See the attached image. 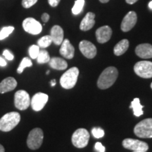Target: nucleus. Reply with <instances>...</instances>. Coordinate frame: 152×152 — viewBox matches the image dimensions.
<instances>
[{
  "mask_svg": "<svg viewBox=\"0 0 152 152\" xmlns=\"http://www.w3.org/2000/svg\"><path fill=\"white\" fill-rule=\"evenodd\" d=\"M42 20L44 23H47L49 21V15L47 13H44V14L42 15Z\"/></svg>",
  "mask_w": 152,
  "mask_h": 152,
  "instance_id": "obj_34",
  "label": "nucleus"
},
{
  "mask_svg": "<svg viewBox=\"0 0 152 152\" xmlns=\"http://www.w3.org/2000/svg\"><path fill=\"white\" fill-rule=\"evenodd\" d=\"M79 75V70L77 67L68 69L63 74L60 78V84L63 88L69 90L75 86Z\"/></svg>",
  "mask_w": 152,
  "mask_h": 152,
  "instance_id": "obj_3",
  "label": "nucleus"
},
{
  "mask_svg": "<svg viewBox=\"0 0 152 152\" xmlns=\"http://www.w3.org/2000/svg\"><path fill=\"white\" fill-rule=\"evenodd\" d=\"M133 152H147V151H133Z\"/></svg>",
  "mask_w": 152,
  "mask_h": 152,
  "instance_id": "obj_41",
  "label": "nucleus"
},
{
  "mask_svg": "<svg viewBox=\"0 0 152 152\" xmlns=\"http://www.w3.org/2000/svg\"><path fill=\"white\" fill-rule=\"evenodd\" d=\"M50 56H49V53L47 51L42 49V50H39V54L37 57V61L38 64H46V63H49L50 61Z\"/></svg>",
  "mask_w": 152,
  "mask_h": 152,
  "instance_id": "obj_23",
  "label": "nucleus"
},
{
  "mask_svg": "<svg viewBox=\"0 0 152 152\" xmlns=\"http://www.w3.org/2000/svg\"><path fill=\"white\" fill-rule=\"evenodd\" d=\"M0 152H5L4 147L1 144H0Z\"/></svg>",
  "mask_w": 152,
  "mask_h": 152,
  "instance_id": "obj_38",
  "label": "nucleus"
},
{
  "mask_svg": "<svg viewBox=\"0 0 152 152\" xmlns=\"http://www.w3.org/2000/svg\"><path fill=\"white\" fill-rule=\"evenodd\" d=\"M37 0H22V6L26 9L30 8L37 3Z\"/></svg>",
  "mask_w": 152,
  "mask_h": 152,
  "instance_id": "obj_30",
  "label": "nucleus"
},
{
  "mask_svg": "<svg viewBox=\"0 0 152 152\" xmlns=\"http://www.w3.org/2000/svg\"><path fill=\"white\" fill-rule=\"evenodd\" d=\"M28 52H29L30 58H33V59H35V58H37L38 54H39V47L38 45H32V46L30 47Z\"/></svg>",
  "mask_w": 152,
  "mask_h": 152,
  "instance_id": "obj_28",
  "label": "nucleus"
},
{
  "mask_svg": "<svg viewBox=\"0 0 152 152\" xmlns=\"http://www.w3.org/2000/svg\"><path fill=\"white\" fill-rule=\"evenodd\" d=\"M44 139L43 131L40 128H34L30 131L27 139V145L32 150L38 149L41 147Z\"/></svg>",
  "mask_w": 152,
  "mask_h": 152,
  "instance_id": "obj_6",
  "label": "nucleus"
},
{
  "mask_svg": "<svg viewBox=\"0 0 152 152\" xmlns=\"http://www.w3.org/2000/svg\"><path fill=\"white\" fill-rule=\"evenodd\" d=\"M20 121V115L18 112H9L0 118V131L9 132L11 131Z\"/></svg>",
  "mask_w": 152,
  "mask_h": 152,
  "instance_id": "obj_2",
  "label": "nucleus"
},
{
  "mask_svg": "<svg viewBox=\"0 0 152 152\" xmlns=\"http://www.w3.org/2000/svg\"><path fill=\"white\" fill-rule=\"evenodd\" d=\"M137 1L138 0H125V1L128 4H133L137 2Z\"/></svg>",
  "mask_w": 152,
  "mask_h": 152,
  "instance_id": "obj_36",
  "label": "nucleus"
},
{
  "mask_svg": "<svg viewBox=\"0 0 152 152\" xmlns=\"http://www.w3.org/2000/svg\"><path fill=\"white\" fill-rule=\"evenodd\" d=\"M30 98L28 93L25 90H18L14 94V105L17 109L23 111L30 105Z\"/></svg>",
  "mask_w": 152,
  "mask_h": 152,
  "instance_id": "obj_7",
  "label": "nucleus"
},
{
  "mask_svg": "<svg viewBox=\"0 0 152 152\" xmlns=\"http://www.w3.org/2000/svg\"><path fill=\"white\" fill-rule=\"evenodd\" d=\"M90 137V133L86 129L79 128L76 130L72 135V143L75 147L82 149L88 144Z\"/></svg>",
  "mask_w": 152,
  "mask_h": 152,
  "instance_id": "obj_5",
  "label": "nucleus"
},
{
  "mask_svg": "<svg viewBox=\"0 0 152 152\" xmlns=\"http://www.w3.org/2000/svg\"><path fill=\"white\" fill-rule=\"evenodd\" d=\"M17 84L18 83L16 79L13 77H8L4 79L0 83V93L4 94V93L14 90L17 87Z\"/></svg>",
  "mask_w": 152,
  "mask_h": 152,
  "instance_id": "obj_17",
  "label": "nucleus"
},
{
  "mask_svg": "<svg viewBox=\"0 0 152 152\" xmlns=\"http://www.w3.org/2000/svg\"><path fill=\"white\" fill-rule=\"evenodd\" d=\"M130 107L131 109H132L134 115L137 117H140V115H142L144 113L143 110H142L144 106L141 105L140 99L139 98H135L133 99L132 102H131Z\"/></svg>",
  "mask_w": 152,
  "mask_h": 152,
  "instance_id": "obj_22",
  "label": "nucleus"
},
{
  "mask_svg": "<svg viewBox=\"0 0 152 152\" xmlns=\"http://www.w3.org/2000/svg\"><path fill=\"white\" fill-rule=\"evenodd\" d=\"M129 47V41L128 39H124L120 41L118 43L116 44L113 49L114 54L116 56H121L123 55L124 53L126 52V51L128 49Z\"/></svg>",
  "mask_w": 152,
  "mask_h": 152,
  "instance_id": "obj_21",
  "label": "nucleus"
},
{
  "mask_svg": "<svg viewBox=\"0 0 152 152\" xmlns=\"http://www.w3.org/2000/svg\"><path fill=\"white\" fill-rule=\"evenodd\" d=\"M151 88L152 89V83H151Z\"/></svg>",
  "mask_w": 152,
  "mask_h": 152,
  "instance_id": "obj_43",
  "label": "nucleus"
},
{
  "mask_svg": "<svg viewBox=\"0 0 152 152\" xmlns=\"http://www.w3.org/2000/svg\"><path fill=\"white\" fill-rule=\"evenodd\" d=\"M118 72L116 68L111 67L106 68L104 71L101 73L97 81V86L101 90H106L109 88L114 84L116 80Z\"/></svg>",
  "mask_w": 152,
  "mask_h": 152,
  "instance_id": "obj_1",
  "label": "nucleus"
},
{
  "mask_svg": "<svg viewBox=\"0 0 152 152\" xmlns=\"http://www.w3.org/2000/svg\"><path fill=\"white\" fill-rule=\"evenodd\" d=\"M61 0H48L49 5L52 7H56L58 5Z\"/></svg>",
  "mask_w": 152,
  "mask_h": 152,
  "instance_id": "obj_33",
  "label": "nucleus"
},
{
  "mask_svg": "<svg viewBox=\"0 0 152 152\" xmlns=\"http://www.w3.org/2000/svg\"><path fill=\"white\" fill-rule=\"evenodd\" d=\"M49 66L52 68L53 69L58 70V71H62V70L66 69L68 67V64L65 60L59 57H53L50 58L49 61Z\"/></svg>",
  "mask_w": 152,
  "mask_h": 152,
  "instance_id": "obj_20",
  "label": "nucleus"
},
{
  "mask_svg": "<svg viewBox=\"0 0 152 152\" xmlns=\"http://www.w3.org/2000/svg\"><path fill=\"white\" fill-rule=\"evenodd\" d=\"M60 54L64 58L68 59H71L73 58L75 54V49L71 45L70 41L68 39H64L63 42L61 45V48L59 50Z\"/></svg>",
  "mask_w": 152,
  "mask_h": 152,
  "instance_id": "obj_15",
  "label": "nucleus"
},
{
  "mask_svg": "<svg viewBox=\"0 0 152 152\" xmlns=\"http://www.w3.org/2000/svg\"><path fill=\"white\" fill-rule=\"evenodd\" d=\"M49 96L47 94L42 92H38L34 95L30 101V105L32 109L35 111H39L45 107L48 102Z\"/></svg>",
  "mask_w": 152,
  "mask_h": 152,
  "instance_id": "obj_11",
  "label": "nucleus"
},
{
  "mask_svg": "<svg viewBox=\"0 0 152 152\" xmlns=\"http://www.w3.org/2000/svg\"><path fill=\"white\" fill-rule=\"evenodd\" d=\"M3 56H4L5 58H7V60H9V61H12L13 59H14V55L11 54V53L9 52L8 49H5V50H4Z\"/></svg>",
  "mask_w": 152,
  "mask_h": 152,
  "instance_id": "obj_31",
  "label": "nucleus"
},
{
  "mask_svg": "<svg viewBox=\"0 0 152 152\" xmlns=\"http://www.w3.org/2000/svg\"><path fill=\"white\" fill-rule=\"evenodd\" d=\"M14 30V27L13 26H8V27H4L0 31V40H3L5 38L8 37L9 35L13 33Z\"/></svg>",
  "mask_w": 152,
  "mask_h": 152,
  "instance_id": "obj_27",
  "label": "nucleus"
},
{
  "mask_svg": "<svg viewBox=\"0 0 152 152\" xmlns=\"http://www.w3.org/2000/svg\"><path fill=\"white\" fill-rule=\"evenodd\" d=\"M99 1H100V2H102V3H107V2H109V0H99Z\"/></svg>",
  "mask_w": 152,
  "mask_h": 152,
  "instance_id": "obj_39",
  "label": "nucleus"
},
{
  "mask_svg": "<svg viewBox=\"0 0 152 152\" xmlns=\"http://www.w3.org/2000/svg\"><path fill=\"white\" fill-rule=\"evenodd\" d=\"M135 54L145 59L152 58V45L147 43L139 45L135 49Z\"/></svg>",
  "mask_w": 152,
  "mask_h": 152,
  "instance_id": "obj_16",
  "label": "nucleus"
},
{
  "mask_svg": "<svg viewBox=\"0 0 152 152\" xmlns=\"http://www.w3.org/2000/svg\"><path fill=\"white\" fill-rule=\"evenodd\" d=\"M122 144L125 149L132 150L133 151H147L149 149V145L146 142L134 139H125Z\"/></svg>",
  "mask_w": 152,
  "mask_h": 152,
  "instance_id": "obj_9",
  "label": "nucleus"
},
{
  "mask_svg": "<svg viewBox=\"0 0 152 152\" xmlns=\"http://www.w3.org/2000/svg\"><path fill=\"white\" fill-rule=\"evenodd\" d=\"M137 20V16L136 13L133 11H129L127 15H125L122 23H121V28L122 31H130L135 26Z\"/></svg>",
  "mask_w": 152,
  "mask_h": 152,
  "instance_id": "obj_12",
  "label": "nucleus"
},
{
  "mask_svg": "<svg viewBox=\"0 0 152 152\" xmlns=\"http://www.w3.org/2000/svg\"><path fill=\"white\" fill-rule=\"evenodd\" d=\"M23 28L24 30L31 35H38L42 30L40 23L33 18H27L23 21Z\"/></svg>",
  "mask_w": 152,
  "mask_h": 152,
  "instance_id": "obj_10",
  "label": "nucleus"
},
{
  "mask_svg": "<svg viewBox=\"0 0 152 152\" xmlns=\"http://www.w3.org/2000/svg\"><path fill=\"white\" fill-rule=\"evenodd\" d=\"M79 49L87 58H93L96 55V48L94 44L87 40H83L79 44Z\"/></svg>",
  "mask_w": 152,
  "mask_h": 152,
  "instance_id": "obj_13",
  "label": "nucleus"
},
{
  "mask_svg": "<svg viewBox=\"0 0 152 152\" xmlns=\"http://www.w3.org/2000/svg\"><path fill=\"white\" fill-rule=\"evenodd\" d=\"M52 43V39L50 35H45L41 37L37 41V45L41 48H47Z\"/></svg>",
  "mask_w": 152,
  "mask_h": 152,
  "instance_id": "obj_25",
  "label": "nucleus"
},
{
  "mask_svg": "<svg viewBox=\"0 0 152 152\" xmlns=\"http://www.w3.org/2000/svg\"><path fill=\"white\" fill-rule=\"evenodd\" d=\"M49 71H48L47 72V74H49Z\"/></svg>",
  "mask_w": 152,
  "mask_h": 152,
  "instance_id": "obj_42",
  "label": "nucleus"
},
{
  "mask_svg": "<svg viewBox=\"0 0 152 152\" xmlns=\"http://www.w3.org/2000/svg\"><path fill=\"white\" fill-rule=\"evenodd\" d=\"M134 71L137 75L142 78L152 77V62L148 61H142L135 64Z\"/></svg>",
  "mask_w": 152,
  "mask_h": 152,
  "instance_id": "obj_8",
  "label": "nucleus"
},
{
  "mask_svg": "<svg viewBox=\"0 0 152 152\" xmlns=\"http://www.w3.org/2000/svg\"><path fill=\"white\" fill-rule=\"evenodd\" d=\"M134 132L140 138H152V118L140 121L134 127Z\"/></svg>",
  "mask_w": 152,
  "mask_h": 152,
  "instance_id": "obj_4",
  "label": "nucleus"
},
{
  "mask_svg": "<svg viewBox=\"0 0 152 152\" xmlns=\"http://www.w3.org/2000/svg\"><path fill=\"white\" fill-rule=\"evenodd\" d=\"M92 134L95 138L99 139L104 136V131L101 128H94L92 130Z\"/></svg>",
  "mask_w": 152,
  "mask_h": 152,
  "instance_id": "obj_29",
  "label": "nucleus"
},
{
  "mask_svg": "<svg viewBox=\"0 0 152 152\" xmlns=\"http://www.w3.org/2000/svg\"><path fill=\"white\" fill-rule=\"evenodd\" d=\"M85 5V0H76L73 9H72V13L74 15H78L80 14L83 11V7Z\"/></svg>",
  "mask_w": 152,
  "mask_h": 152,
  "instance_id": "obj_26",
  "label": "nucleus"
},
{
  "mask_svg": "<svg viewBox=\"0 0 152 152\" xmlns=\"http://www.w3.org/2000/svg\"><path fill=\"white\" fill-rule=\"evenodd\" d=\"M52 42L56 45H61L64 41V30L59 26H53L50 32Z\"/></svg>",
  "mask_w": 152,
  "mask_h": 152,
  "instance_id": "obj_18",
  "label": "nucleus"
},
{
  "mask_svg": "<svg viewBox=\"0 0 152 152\" xmlns=\"http://www.w3.org/2000/svg\"><path fill=\"white\" fill-rule=\"evenodd\" d=\"M32 66H33L32 61L29 58H28V57H25V58H23L18 68H17V73L21 74L23 72L25 68L27 67H31Z\"/></svg>",
  "mask_w": 152,
  "mask_h": 152,
  "instance_id": "obj_24",
  "label": "nucleus"
},
{
  "mask_svg": "<svg viewBox=\"0 0 152 152\" xmlns=\"http://www.w3.org/2000/svg\"><path fill=\"white\" fill-rule=\"evenodd\" d=\"M7 66V62H6V61L3 58H1V56H0V66Z\"/></svg>",
  "mask_w": 152,
  "mask_h": 152,
  "instance_id": "obj_35",
  "label": "nucleus"
},
{
  "mask_svg": "<svg viewBox=\"0 0 152 152\" xmlns=\"http://www.w3.org/2000/svg\"><path fill=\"white\" fill-rule=\"evenodd\" d=\"M149 9H151V10H152V1H151L149 3Z\"/></svg>",
  "mask_w": 152,
  "mask_h": 152,
  "instance_id": "obj_40",
  "label": "nucleus"
},
{
  "mask_svg": "<svg viewBox=\"0 0 152 152\" xmlns=\"http://www.w3.org/2000/svg\"><path fill=\"white\" fill-rule=\"evenodd\" d=\"M95 149L98 152H105V147L102 145L101 142H96L94 146Z\"/></svg>",
  "mask_w": 152,
  "mask_h": 152,
  "instance_id": "obj_32",
  "label": "nucleus"
},
{
  "mask_svg": "<svg viewBox=\"0 0 152 152\" xmlns=\"http://www.w3.org/2000/svg\"><path fill=\"white\" fill-rule=\"evenodd\" d=\"M112 35L111 28L108 26L100 27L96 30V37L98 42L104 44L107 42L111 39Z\"/></svg>",
  "mask_w": 152,
  "mask_h": 152,
  "instance_id": "obj_14",
  "label": "nucleus"
},
{
  "mask_svg": "<svg viewBox=\"0 0 152 152\" xmlns=\"http://www.w3.org/2000/svg\"><path fill=\"white\" fill-rule=\"evenodd\" d=\"M50 84H51V86H52V87H54L56 84V80H51Z\"/></svg>",
  "mask_w": 152,
  "mask_h": 152,
  "instance_id": "obj_37",
  "label": "nucleus"
},
{
  "mask_svg": "<svg viewBox=\"0 0 152 152\" xmlns=\"http://www.w3.org/2000/svg\"><path fill=\"white\" fill-rule=\"evenodd\" d=\"M95 14L94 13L88 12L85 15L80 25V28L83 31H87L93 28L95 24Z\"/></svg>",
  "mask_w": 152,
  "mask_h": 152,
  "instance_id": "obj_19",
  "label": "nucleus"
}]
</instances>
